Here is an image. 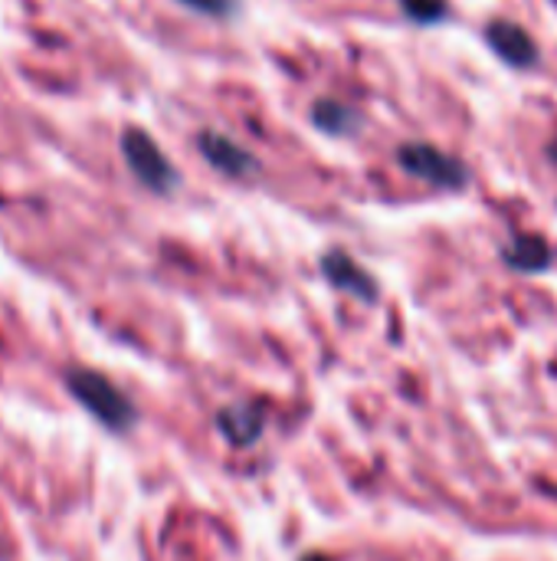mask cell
<instances>
[{
	"label": "cell",
	"instance_id": "9c48e42d",
	"mask_svg": "<svg viewBox=\"0 0 557 561\" xmlns=\"http://www.w3.org/2000/svg\"><path fill=\"white\" fill-rule=\"evenodd\" d=\"M312 122H315V128H322L325 135H351V131H358L361 115H358L355 108H348L345 102L322 99V102H315V108H312Z\"/></svg>",
	"mask_w": 557,
	"mask_h": 561
},
{
	"label": "cell",
	"instance_id": "7c38bea8",
	"mask_svg": "<svg viewBox=\"0 0 557 561\" xmlns=\"http://www.w3.org/2000/svg\"><path fill=\"white\" fill-rule=\"evenodd\" d=\"M548 158H552V161H555V164H557V138H555V141H552V145H548Z\"/></svg>",
	"mask_w": 557,
	"mask_h": 561
},
{
	"label": "cell",
	"instance_id": "277c9868",
	"mask_svg": "<svg viewBox=\"0 0 557 561\" xmlns=\"http://www.w3.org/2000/svg\"><path fill=\"white\" fill-rule=\"evenodd\" d=\"M486 43L492 46V53L502 62H509L515 69H535L538 59H542L532 33L525 26L512 23V20H492V23H486Z\"/></svg>",
	"mask_w": 557,
	"mask_h": 561
},
{
	"label": "cell",
	"instance_id": "ba28073f",
	"mask_svg": "<svg viewBox=\"0 0 557 561\" xmlns=\"http://www.w3.org/2000/svg\"><path fill=\"white\" fill-rule=\"evenodd\" d=\"M223 437L236 447H250L263 434V411L259 408H227L217 414Z\"/></svg>",
	"mask_w": 557,
	"mask_h": 561
},
{
	"label": "cell",
	"instance_id": "8992f818",
	"mask_svg": "<svg viewBox=\"0 0 557 561\" xmlns=\"http://www.w3.org/2000/svg\"><path fill=\"white\" fill-rule=\"evenodd\" d=\"M322 273H325L338 289H345V293H351V296H358V299H364V302H374V299H378V283H374L351 256H345V253H328V256L322 260Z\"/></svg>",
	"mask_w": 557,
	"mask_h": 561
},
{
	"label": "cell",
	"instance_id": "3957f363",
	"mask_svg": "<svg viewBox=\"0 0 557 561\" xmlns=\"http://www.w3.org/2000/svg\"><path fill=\"white\" fill-rule=\"evenodd\" d=\"M121 154L131 168V174L154 194H167L177 187V171L174 164L161 154L154 138L141 128H128L121 135Z\"/></svg>",
	"mask_w": 557,
	"mask_h": 561
},
{
	"label": "cell",
	"instance_id": "5b68a950",
	"mask_svg": "<svg viewBox=\"0 0 557 561\" xmlns=\"http://www.w3.org/2000/svg\"><path fill=\"white\" fill-rule=\"evenodd\" d=\"M197 145H200V154L227 178H250L259 171V164L250 151H243L240 145H233L230 138H223L217 131H204L197 138Z\"/></svg>",
	"mask_w": 557,
	"mask_h": 561
},
{
	"label": "cell",
	"instance_id": "6da1fadb",
	"mask_svg": "<svg viewBox=\"0 0 557 561\" xmlns=\"http://www.w3.org/2000/svg\"><path fill=\"white\" fill-rule=\"evenodd\" d=\"M66 385L72 391V398L89 411L95 414L105 427L112 431H128L135 424V411L128 404V398L108 381L102 378L98 371H89V368H72L66 375Z\"/></svg>",
	"mask_w": 557,
	"mask_h": 561
},
{
	"label": "cell",
	"instance_id": "30bf717a",
	"mask_svg": "<svg viewBox=\"0 0 557 561\" xmlns=\"http://www.w3.org/2000/svg\"><path fill=\"white\" fill-rule=\"evenodd\" d=\"M401 7H404V13H407L410 20H417V23H423V26L440 23V20L450 13L446 0H401Z\"/></svg>",
	"mask_w": 557,
	"mask_h": 561
},
{
	"label": "cell",
	"instance_id": "52a82bcc",
	"mask_svg": "<svg viewBox=\"0 0 557 561\" xmlns=\"http://www.w3.org/2000/svg\"><path fill=\"white\" fill-rule=\"evenodd\" d=\"M502 260L519 270V273H545L555 260L552 247L542 240V237H532V233H519L512 237L506 247H502Z\"/></svg>",
	"mask_w": 557,
	"mask_h": 561
},
{
	"label": "cell",
	"instance_id": "8fae6325",
	"mask_svg": "<svg viewBox=\"0 0 557 561\" xmlns=\"http://www.w3.org/2000/svg\"><path fill=\"white\" fill-rule=\"evenodd\" d=\"M181 3H187L190 10L210 13V16H230L236 10V0H181Z\"/></svg>",
	"mask_w": 557,
	"mask_h": 561
},
{
	"label": "cell",
	"instance_id": "7a4b0ae2",
	"mask_svg": "<svg viewBox=\"0 0 557 561\" xmlns=\"http://www.w3.org/2000/svg\"><path fill=\"white\" fill-rule=\"evenodd\" d=\"M397 161L407 174L433 184V187H443V191H460L466 187L469 181V171L463 161H456L453 154L427 145V141H407L397 148Z\"/></svg>",
	"mask_w": 557,
	"mask_h": 561
},
{
	"label": "cell",
	"instance_id": "4fadbf2b",
	"mask_svg": "<svg viewBox=\"0 0 557 561\" xmlns=\"http://www.w3.org/2000/svg\"><path fill=\"white\" fill-rule=\"evenodd\" d=\"M305 561H328V559H325V556H309Z\"/></svg>",
	"mask_w": 557,
	"mask_h": 561
}]
</instances>
